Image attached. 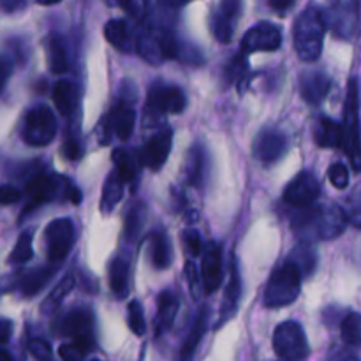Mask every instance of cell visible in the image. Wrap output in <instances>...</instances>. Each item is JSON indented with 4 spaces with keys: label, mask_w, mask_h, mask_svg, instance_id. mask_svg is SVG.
<instances>
[{
    "label": "cell",
    "mask_w": 361,
    "mask_h": 361,
    "mask_svg": "<svg viewBox=\"0 0 361 361\" xmlns=\"http://www.w3.org/2000/svg\"><path fill=\"white\" fill-rule=\"evenodd\" d=\"M293 2H295V0H268L271 9H275L277 13H286V11L293 6Z\"/></svg>",
    "instance_id": "50"
},
{
    "label": "cell",
    "mask_w": 361,
    "mask_h": 361,
    "mask_svg": "<svg viewBox=\"0 0 361 361\" xmlns=\"http://www.w3.org/2000/svg\"><path fill=\"white\" fill-rule=\"evenodd\" d=\"M78 87L73 81L60 80L59 83L53 87V102H55V108L59 109L60 115L69 116L73 115L74 109L78 106Z\"/></svg>",
    "instance_id": "23"
},
{
    "label": "cell",
    "mask_w": 361,
    "mask_h": 361,
    "mask_svg": "<svg viewBox=\"0 0 361 361\" xmlns=\"http://www.w3.org/2000/svg\"><path fill=\"white\" fill-rule=\"evenodd\" d=\"M341 361H361V360L356 358V356H345V358H342Z\"/></svg>",
    "instance_id": "56"
},
{
    "label": "cell",
    "mask_w": 361,
    "mask_h": 361,
    "mask_svg": "<svg viewBox=\"0 0 361 361\" xmlns=\"http://www.w3.org/2000/svg\"><path fill=\"white\" fill-rule=\"evenodd\" d=\"M0 361H13V358H11L9 353L4 351V349H0Z\"/></svg>",
    "instance_id": "55"
},
{
    "label": "cell",
    "mask_w": 361,
    "mask_h": 361,
    "mask_svg": "<svg viewBox=\"0 0 361 361\" xmlns=\"http://www.w3.org/2000/svg\"><path fill=\"white\" fill-rule=\"evenodd\" d=\"M34 256V247H32V233H21L18 238L16 245H14L13 252H11L9 261L14 264L28 263Z\"/></svg>",
    "instance_id": "34"
},
{
    "label": "cell",
    "mask_w": 361,
    "mask_h": 361,
    "mask_svg": "<svg viewBox=\"0 0 361 361\" xmlns=\"http://www.w3.org/2000/svg\"><path fill=\"white\" fill-rule=\"evenodd\" d=\"M21 200V192L13 185H0V204H14Z\"/></svg>",
    "instance_id": "45"
},
{
    "label": "cell",
    "mask_w": 361,
    "mask_h": 361,
    "mask_svg": "<svg viewBox=\"0 0 361 361\" xmlns=\"http://www.w3.org/2000/svg\"><path fill=\"white\" fill-rule=\"evenodd\" d=\"M326 23L323 11L310 6L296 18L295 23V49L303 62H316L323 51Z\"/></svg>",
    "instance_id": "2"
},
{
    "label": "cell",
    "mask_w": 361,
    "mask_h": 361,
    "mask_svg": "<svg viewBox=\"0 0 361 361\" xmlns=\"http://www.w3.org/2000/svg\"><path fill=\"white\" fill-rule=\"evenodd\" d=\"M247 69V62H245V56L242 55H236L233 56L231 62L226 66V78H228L229 83H235V81H238L240 78L243 76V73H245Z\"/></svg>",
    "instance_id": "41"
},
{
    "label": "cell",
    "mask_w": 361,
    "mask_h": 361,
    "mask_svg": "<svg viewBox=\"0 0 361 361\" xmlns=\"http://www.w3.org/2000/svg\"><path fill=\"white\" fill-rule=\"evenodd\" d=\"M281 361H282V360H281Z\"/></svg>",
    "instance_id": "58"
},
{
    "label": "cell",
    "mask_w": 361,
    "mask_h": 361,
    "mask_svg": "<svg viewBox=\"0 0 361 361\" xmlns=\"http://www.w3.org/2000/svg\"><path fill=\"white\" fill-rule=\"evenodd\" d=\"M150 259L155 268L164 270V268L171 267L173 252L169 240L166 238L164 233H154L150 238Z\"/></svg>",
    "instance_id": "28"
},
{
    "label": "cell",
    "mask_w": 361,
    "mask_h": 361,
    "mask_svg": "<svg viewBox=\"0 0 361 361\" xmlns=\"http://www.w3.org/2000/svg\"><path fill=\"white\" fill-rule=\"evenodd\" d=\"M321 185L316 176L309 171L296 175L284 190V201L293 208H307L317 201Z\"/></svg>",
    "instance_id": "11"
},
{
    "label": "cell",
    "mask_w": 361,
    "mask_h": 361,
    "mask_svg": "<svg viewBox=\"0 0 361 361\" xmlns=\"http://www.w3.org/2000/svg\"><path fill=\"white\" fill-rule=\"evenodd\" d=\"M302 291V271L291 259L279 264L264 289V305L270 309H282L296 302Z\"/></svg>",
    "instance_id": "3"
},
{
    "label": "cell",
    "mask_w": 361,
    "mask_h": 361,
    "mask_svg": "<svg viewBox=\"0 0 361 361\" xmlns=\"http://www.w3.org/2000/svg\"><path fill=\"white\" fill-rule=\"evenodd\" d=\"M185 274H187V281H189V286H190V291H192V296L197 295V289H200V275H197V270L196 267H194L192 263H187L185 267Z\"/></svg>",
    "instance_id": "47"
},
{
    "label": "cell",
    "mask_w": 361,
    "mask_h": 361,
    "mask_svg": "<svg viewBox=\"0 0 361 361\" xmlns=\"http://www.w3.org/2000/svg\"><path fill=\"white\" fill-rule=\"evenodd\" d=\"M328 178H330L331 185H334L335 189H345V187L349 185L348 168H345L344 164H341V162H337V164L331 166L330 171H328Z\"/></svg>",
    "instance_id": "40"
},
{
    "label": "cell",
    "mask_w": 361,
    "mask_h": 361,
    "mask_svg": "<svg viewBox=\"0 0 361 361\" xmlns=\"http://www.w3.org/2000/svg\"><path fill=\"white\" fill-rule=\"evenodd\" d=\"M316 143L323 148H341L342 127L331 118H321L316 126Z\"/></svg>",
    "instance_id": "27"
},
{
    "label": "cell",
    "mask_w": 361,
    "mask_h": 361,
    "mask_svg": "<svg viewBox=\"0 0 361 361\" xmlns=\"http://www.w3.org/2000/svg\"><path fill=\"white\" fill-rule=\"evenodd\" d=\"M282 44V32L277 25L270 23V21H261L256 27L247 30L243 35L242 44H240V51L243 55L256 51H275L281 48Z\"/></svg>",
    "instance_id": "9"
},
{
    "label": "cell",
    "mask_w": 361,
    "mask_h": 361,
    "mask_svg": "<svg viewBox=\"0 0 361 361\" xmlns=\"http://www.w3.org/2000/svg\"><path fill=\"white\" fill-rule=\"evenodd\" d=\"M92 361H99V360H92Z\"/></svg>",
    "instance_id": "57"
},
{
    "label": "cell",
    "mask_w": 361,
    "mask_h": 361,
    "mask_svg": "<svg viewBox=\"0 0 361 361\" xmlns=\"http://www.w3.org/2000/svg\"><path fill=\"white\" fill-rule=\"evenodd\" d=\"M25 0H0V7L6 11H16L18 7L23 6Z\"/></svg>",
    "instance_id": "51"
},
{
    "label": "cell",
    "mask_w": 361,
    "mask_h": 361,
    "mask_svg": "<svg viewBox=\"0 0 361 361\" xmlns=\"http://www.w3.org/2000/svg\"><path fill=\"white\" fill-rule=\"evenodd\" d=\"M60 183H62V178L56 180V176L48 175V173H35L25 185L27 208H34L51 201L59 194Z\"/></svg>",
    "instance_id": "15"
},
{
    "label": "cell",
    "mask_w": 361,
    "mask_h": 361,
    "mask_svg": "<svg viewBox=\"0 0 361 361\" xmlns=\"http://www.w3.org/2000/svg\"><path fill=\"white\" fill-rule=\"evenodd\" d=\"M134 126H136V111L133 109L130 102L123 101L122 104L116 106L115 111L109 115L108 127H111V130L118 136V140L126 141L129 140L130 134L134 133Z\"/></svg>",
    "instance_id": "21"
},
{
    "label": "cell",
    "mask_w": 361,
    "mask_h": 361,
    "mask_svg": "<svg viewBox=\"0 0 361 361\" xmlns=\"http://www.w3.org/2000/svg\"><path fill=\"white\" fill-rule=\"evenodd\" d=\"M28 351L39 361H49V356H51V348H49L48 342L39 341V338L28 342Z\"/></svg>",
    "instance_id": "43"
},
{
    "label": "cell",
    "mask_w": 361,
    "mask_h": 361,
    "mask_svg": "<svg viewBox=\"0 0 361 361\" xmlns=\"http://www.w3.org/2000/svg\"><path fill=\"white\" fill-rule=\"evenodd\" d=\"M289 259H291L293 263L300 268L302 275L303 274L310 275L314 271V268H316V252H314L312 247L307 245V243L296 247V249L293 250V254Z\"/></svg>",
    "instance_id": "33"
},
{
    "label": "cell",
    "mask_w": 361,
    "mask_h": 361,
    "mask_svg": "<svg viewBox=\"0 0 361 361\" xmlns=\"http://www.w3.org/2000/svg\"><path fill=\"white\" fill-rule=\"evenodd\" d=\"M240 14H242L240 0H221L212 16V32L219 42H224V44L231 42Z\"/></svg>",
    "instance_id": "12"
},
{
    "label": "cell",
    "mask_w": 361,
    "mask_h": 361,
    "mask_svg": "<svg viewBox=\"0 0 361 361\" xmlns=\"http://www.w3.org/2000/svg\"><path fill=\"white\" fill-rule=\"evenodd\" d=\"M123 185H126V183H123V180L120 178L116 171H113L111 175L106 178L104 189H102V196H101L102 214H111V212L115 210V207L123 197Z\"/></svg>",
    "instance_id": "26"
},
{
    "label": "cell",
    "mask_w": 361,
    "mask_h": 361,
    "mask_svg": "<svg viewBox=\"0 0 361 361\" xmlns=\"http://www.w3.org/2000/svg\"><path fill=\"white\" fill-rule=\"evenodd\" d=\"M324 23L338 39L355 37L360 28V0H330V6L323 11Z\"/></svg>",
    "instance_id": "5"
},
{
    "label": "cell",
    "mask_w": 361,
    "mask_h": 361,
    "mask_svg": "<svg viewBox=\"0 0 361 361\" xmlns=\"http://www.w3.org/2000/svg\"><path fill=\"white\" fill-rule=\"evenodd\" d=\"M274 351L282 361H303L309 356V342L302 324L286 321L274 331Z\"/></svg>",
    "instance_id": "6"
},
{
    "label": "cell",
    "mask_w": 361,
    "mask_h": 361,
    "mask_svg": "<svg viewBox=\"0 0 361 361\" xmlns=\"http://www.w3.org/2000/svg\"><path fill=\"white\" fill-rule=\"evenodd\" d=\"M127 319H129V328L134 335L137 337H143L145 331H147V323H145V312L143 305L140 302H130L127 307Z\"/></svg>",
    "instance_id": "36"
},
{
    "label": "cell",
    "mask_w": 361,
    "mask_h": 361,
    "mask_svg": "<svg viewBox=\"0 0 361 361\" xmlns=\"http://www.w3.org/2000/svg\"><path fill=\"white\" fill-rule=\"evenodd\" d=\"M109 286L118 298H123L129 291V261L118 256L109 264Z\"/></svg>",
    "instance_id": "25"
},
{
    "label": "cell",
    "mask_w": 361,
    "mask_h": 361,
    "mask_svg": "<svg viewBox=\"0 0 361 361\" xmlns=\"http://www.w3.org/2000/svg\"><path fill=\"white\" fill-rule=\"evenodd\" d=\"M173 145V133L169 129L159 130L157 134L148 140V143L145 145L143 152H141V162H143L147 168H150L152 171H159V169L164 166V162L168 161L169 152H171Z\"/></svg>",
    "instance_id": "16"
},
{
    "label": "cell",
    "mask_w": 361,
    "mask_h": 361,
    "mask_svg": "<svg viewBox=\"0 0 361 361\" xmlns=\"http://www.w3.org/2000/svg\"><path fill=\"white\" fill-rule=\"evenodd\" d=\"M330 87V78L323 71H305L300 76V94H302L303 101L312 106L321 104L326 99Z\"/></svg>",
    "instance_id": "18"
},
{
    "label": "cell",
    "mask_w": 361,
    "mask_h": 361,
    "mask_svg": "<svg viewBox=\"0 0 361 361\" xmlns=\"http://www.w3.org/2000/svg\"><path fill=\"white\" fill-rule=\"evenodd\" d=\"M106 41L113 46L115 49L122 53H133L134 51V37L130 28L123 20H111L106 23L104 27Z\"/></svg>",
    "instance_id": "22"
},
{
    "label": "cell",
    "mask_w": 361,
    "mask_h": 361,
    "mask_svg": "<svg viewBox=\"0 0 361 361\" xmlns=\"http://www.w3.org/2000/svg\"><path fill=\"white\" fill-rule=\"evenodd\" d=\"M74 284H76V282H74L73 275H67V277H63L62 281H60L59 284H56V288L53 289L51 295H49L48 298H46L44 305H42V307H44V310L55 309V307L59 305V303H62V300L66 298V296L69 295V293L74 289Z\"/></svg>",
    "instance_id": "37"
},
{
    "label": "cell",
    "mask_w": 361,
    "mask_h": 361,
    "mask_svg": "<svg viewBox=\"0 0 361 361\" xmlns=\"http://www.w3.org/2000/svg\"><path fill=\"white\" fill-rule=\"evenodd\" d=\"M176 312H178V298L171 291L161 293L157 303V321H155L157 335L166 334L173 326Z\"/></svg>",
    "instance_id": "24"
},
{
    "label": "cell",
    "mask_w": 361,
    "mask_h": 361,
    "mask_svg": "<svg viewBox=\"0 0 361 361\" xmlns=\"http://www.w3.org/2000/svg\"><path fill=\"white\" fill-rule=\"evenodd\" d=\"M342 143L341 148L348 154L349 161L355 171H361V134H360V116H358V83L353 78L348 87L345 97V113L342 122Z\"/></svg>",
    "instance_id": "4"
},
{
    "label": "cell",
    "mask_w": 361,
    "mask_h": 361,
    "mask_svg": "<svg viewBox=\"0 0 361 361\" xmlns=\"http://www.w3.org/2000/svg\"><path fill=\"white\" fill-rule=\"evenodd\" d=\"M48 63L51 73L62 74L67 71V53L62 39L59 35H53L48 44Z\"/></svg>",
    "instance_id": "30"
},
{
    "label": "cell",
    "mask_w": 361,
    "mask_h": 361,
    "mask_svg": "<svg viewBox=\"0 0 361 361\" xmlns=\"http://www.w3.org/2000/svg\"><path fill=\"white\" fill-rule=\"evenodd\" d=\"M302 214L295 219L293 228L307 240H331L344 233L348 219L337 204H321V207L302 208Z\"/></svg>",
    "instance_id": "1"
},
{
    "label": "cell",
    "mask_w": 361,
    "mask_h": 361,
    "mask_svg": "<svg viewBox=\"0 0 361 361\" xmlns=\"http://www.w3.org/2000/svg\"><path fill=\"white\" fill-rule=\"evenodd\" d=\"M127 14H130L133 18H140L141 16V7L137 0H115Z\"/></svg>",
    "instance_id": "46"
},
{
    "label": "cell",
    "mask_w": 361,
    "mask_h": 361,
    "mask_svg": "<svg viewBox=\"0 0 361 361\" xmlns=\"http://www.w3.org/2000/svg\"><path fill=\"white\" fill-rule=\"evenodd\" d=\"M53 274V268H37V270H32L30 274L25 275L23 282H21V291L25 296H34L44 288L46 282L49 281Z\"/></svg>",
    "instance_id": "31"
},
{
    "label": "cell",
    "mask_w": 361,
    "mask_h": 361,
    "mask_svg": "<svg viewBox=\"0 0 361 361\" xmlns=\"http://www.w3.org/2000/svg\"><path fill=\"white\" fill-rule=\"evenodd\" d=\"M162 2L168 4L169 7H180V6H185V4H189L190 0H162Z\"/></svg>",
    "instance_id": "53"
},
{
    "label": "cell",
    "mask_w": 361,
    "mask_h": 361,
    "mask_svg": "<svg viewBox=\"0 0 361 361\" xmlns=\"http://www.w3.org/2000/svg\"><path fill=\"white\" fill-rule=\"evenodd\" d=\"M13 335V323L9 319H0V345L7 344Z\"/></svg>",
    "instance_id": "48"
},
{
    "label": "cell",
    "mask_w": 361,
    "mask_h": 361,
    "mask_svg": "<svg viewBox=\"0 0 361 361\" xmlns=\"http://www.w3.org/2000/svg\"><path fill=\"white\" fill-rule=\"evenodd\" d=\"M208 319H210V310L204 309L203 307V309L197 312L192 328H190V331H189V335H187L185 342H183L182 349H180L178 361H194V355H196V351H197V345H200V342L203 341L204 334H207Z\"/></svg>",
    "instance_id": "20"
},
{
    "label": "cell",
    "mask_w": 361,
    "mask_h": 361,
    "mask_svg": "<svg viewBox=\"0 0 361 361\" xmlns=\"http://www.w3.org/2000/svg\"><path fill=\"white\" fill-rule=\"evenodd\" d=\"M252 150L257 161L264 162V164H274L288 150V140L281 130L264 129L257 134Z\"/></svg>",
    "instance_id": "13"
},
{
    "label": "cell",
    "mask_w": 361,
    "mask_h": 361,
    "mask_svg": "<svg viewBox=\"0 0 361 361\" xmlns=\"http://www.w3.org/2000/svg\"><path fill=\"white\" fill-rule=\"evenodd\" d=\"M203 150H201L200 147H194L192 150H190L189 159H187L185 168L187 178H189V182L194 183V185H200L201 182V176H203Z\"/></svg>",
    "instance_id": "35"
},
{
    "label": "cell",
    "mask_w": 361,
    "mask_h": 361,
    "mask_svg": "<svg viewBox=\"0 0 361 361\" xmlns=\"http://www.w3.org/2000/svg\"><path fill=\"white\" fill-rule=\"evenodd\" d=\"M66 155L69 159H78L80 157V148H78L76 143H69L66 147Z\"/></svg>",
    "instance_id": "52"
},
{
    "label": "cell",
    "mask_w": 361,
    "mask_h": 361,
    "mask_svg": "<svg viewBox=\"0 0 361 361\" xmlns=\"http://www.w3.org/2000/svg\"><path fill=\"white\" fill-rule=\"evenodd\" d=\"M183 243H185L189 254H192V256H200L201 238H200V233H197L196 229H185V231H183Z\"/></svg>",
    "instance_id": "44"
},
{
    "label": "cell",
    "mask_w": 361,
    "mask_h": 361,
    "mask_svg": "<svg viewBox=\"0 0 361 361\" xmlns=\"http://www.w3.org/2000/svg\"><path fill=\"white\" fill-rule=\"evenodd\" d=\"M145 219H147V210H145L143 204H137V207H134L133 210L129 212L126 222V231H123L127 240H133L140 235L141 228H143L145 224Z\"/></svg>",
    "instance_id": "38"
},
{
    "label": "cell",
    "mask_w": 361,
    "mask_h": 361,
    "mask_svg": "<svg viewBox=\"0 0 361 361\" xmlns=\"http://www.w3.org/2000/svg\"><path fill=\"white\" fill-rule=\"evenodd\" d=\"M59 355L63 361H83L85 356H87V351L81 345H78L76 342H71V344L60 345Z\"/></svg>",
    "instance_id": "42"
},
{
    "label": "cell",
    "mask_w": 361,
    "mask_h": 361,
    "mask_svg": "<svg viewBox=\"0 0 361 361\" xmlns=\"http://www.w3.org/2000/svg\"><path fill=\"white\" fill-rule=\"evenodd\" d=\"M9 74H11V62L6 59H0V92H2Z\"/></svg>",
    "instance_id": "49"
},
{
    "label": "cell",
    "mask_w": 361,
    "mask_h": 361,
    "mask_svg": "<svg viewBox=\"0 0 361 361\" xmlns=\"http://www.w3.org/2000/svg\"><path fill=\"white\" fill-rule=\"evenodd\" d=\"M113 162H115V171L118 173L120 178L123 180V183L133 182L137 175V161L133 157L129 150H122V148H116L113 152Z\"/></svg>",
    "instance_id": "29"
},
{
    "label": "cell",
    "mask_w": 361,
    "mask_h": 361,
    "mask_svg": "<svg viewBox=\"0 0 361 361\" xmlns=\"http://www.w3.org/2000/svg\"><path fill=\"white\" fill-rule=\"evenodd\" d=\"M222 250L221 245L210 242L203 252V263H201V282H203L204 291L210 295L215 293L222 286Z\"/></svg>",
    "instance_id": "14"
},
{
    "label": "cell",
    "mask_w": 361,
    "mask_h": 361,
    "mask_svg": "<svg viewBox=\"0 0 361 361\" xmlns=\"http://www.w3.org/2000/svg\"><path fill=\"white\" fill-rule=\"evenodd\" d=\"M62 0H37V4H41V6H55V4H60Z\"/></svg>",
    "instance_id": "54"
},
{
    "label": "cell",
    "mask_w": 361,
    "mask_h": 361,
    "mask_svg": "<svg viewBox=\"0 0 361 361\" xmlns=\"http://www.w3.org/2000/svg\"><path fill=\"white\" fill-rule=\"evenodd\" d=\"M342 338L349 345H358L361 348V314L351 312L342 321Z\"/></svg>",
    "instance_id": "32"
},
{
    "label": "cell",
    "mask_w": 361,
    "mask_h": 361,
    "mask_svg": "<svg viewBox=\"0 0 361 361\" xmlns=\"http://www.w3.org/2000/svg\"><path fill=\"white\" fill-rule=\"evenodd\" d=\"M56 134L55 115L46 106H37L30 109L25 118L23 137L30 147H46L53 141Z\"/></svg>",
    "instance_id": "7"
},
{
    "label": "cell",
    "mask_w": 361,
    "mask_h": 361,
    "mask_svg": "<svg viewBox=\"0 0 361 361\" xmlns=\"http://www.w3.org/2000/svg\"><path fill=\"white\" fill-rule=\"evenodd\" d=\"M344 214L345 219H348V224H353L355 228L361 229V187L349 196Z\"/></svg>",
    "instance_id": "39"
},
{
    "label": "cell",
    "mask_w": 361,
    "mask_h": 361,
    "mask_svg": "<svg viewBox=\"0 0 361 361\" xmlns=\"http://www.w3.org/2000/svg\"><path fill=\"white\" fill-rule=\"evenodd\" d=\"M240 296H242V279H240V270L238 264H236L235 256L231 257V268H229V281L228 286H226L224 300H222L221 307V316H219L217 321V330L221 326H224L229 319L236 314L240 303Z\"/></svg>",
    "instance_id": "17"
},
{
    "label": "cell",
    "mask_w": 361,
    "mask_h": 361,
    "mask_svg": "<svg viewBox=\"0 0 361 361\" xmlns=\"http://www.w3.org/2000/svg\"><path fill=\"white\" fill-rule=\"evenodd\" d=\"M44 240L49 261L60 263L62 259H66L74 243L73 221L71 219H56V221L49 222L44 233Z\"/></svg>",
    "instance_id": "10"
},
{
    "label": "cell",
    "mask_w": 361,
    "mask_h": 361,
    "mask_svg": "<svg viewBox=\"0 0 361 361\" xmlns=\"http://www.w3.org/2000/svg\"><path fill=\"white\" fill-rule=\"evenodd\" d=\"M187 99L182 88L178 87H154L148 94L147 106H145V122L152 116V122L161 118L166 113H180L185 109Z\"/></svg>",
    "instance_id": "8"
},
{
    "label": "cell",
    "mask_w": 361,
    "mask_h": 361,
    "mask_svg": "<svg viewBox=\"0 0 361 361\" xmlns=\"http://www.w3.org/2000/svg\"><path fill=\"white\" fill-rule=\"evenodd\" d=\"M63 330L66 334L73 338V342H76L78 345L85 349V351H90L92 344V316L87 310H73L69 316L63 321Z\"/></svg>",
    "instance_id": "19"
}]
</instances>
